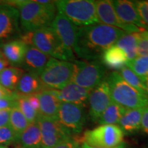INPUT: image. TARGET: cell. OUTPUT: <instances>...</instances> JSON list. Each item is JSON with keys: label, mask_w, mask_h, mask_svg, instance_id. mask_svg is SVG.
<instances>
[{"label": "cell", "mask_w": 148, "mask_h": 148, "mask_svg": "<svg viewBox=\"0 0 148 148\" xmlns=\"http://www.w3.org/2000/svg\"><path fill=\"white\" fill-rule=\"evenodd\" d=\"M127 34L117 27L102 23L79 27L74 53L86 61L98 60L103 51Z\"/></svg>", "instance_id": "obj_1"}, {"label": "cell", "mask_w": 148, "mask_h": 148, "mask_svg": "<svg viewBox=\"0 0 148 148\" xmlns=\"http://www.w3.org/2000/svg\"><path fill=\"white\" fill-rule=\"evenodd\" d=\"M56 1L49 0H16L5 2L18 9L21 28L24 32H27L50 26L56 15Z\"/></svg>", "instance_id": "obj_2"}, {"label": "cell", "mask_w": 148, "mask_h": 148, "mask_svg": "<svg viewBox=\"0 0 148 148\" xmlns=\"http://www.w3.org/2000/svg\"><path fill=\"white\" fill-rule=\"evenodd\" d=\"M20 38L25 45L34 46L51 58L71 62L75 60L74 53L64 49L51 25L25 32Z\"/></svg>", "instance_id": "obj_3"}, {"label": "cell", "mask_w": 148, "mask_h": 148, "mask_svg": "<svg viewBox=\"0 0 148 148\" xmlns=\"http://www.w3.org/2000/svg\"><path fill=\"white\" fill-rule=\"evenodd\" d=\"M106 80L110 87L112 102L126 110L148 107V95L142 94L127 84L119 72H112Z\"/></svg>", "instance_id": "obj_4"}, {"label": "cell", "mask_w": 148, "mask_h": 148, "mask_svg": "<svg viewBox=\"0 0 148 148\" xmlns=\"http://www.w3.org/2000/svg\"><path fill=\"white\" fill-rule=\"evenodd\" d=\"M57 10L64 14L78 27L99 23L96 13L95 1L60 0L56 1Z\"/></svg>", "instance_id": "obj_5"}, {"label": "cell", "mask_w": 148, "mask_h": 148, "mask_svg": "<svg viewBox=\"0 0 148 148\" xmlns=\"http://www.w3.org/2000/svg\"><path fill=\"white\" fill-rule=\"evenodd\" d=\"M123 133L117 125H100L91 130H86L81 136L73 139L77 144L82 143L92 147L117 148L121 146Z\"/></svg>", "instance_id": "obj_6"}, {"label": "cell", "mask_w": 148, "mask_h": 148, "mask_svg": "<svg viewBox=\"0 0 148 148\" xmlns=\"http://www.w3.org/2000/svg\"><path fill=\"white\" fill-rule=\"evenodd\" d=\"M74 70L73 62L51 58L38 76L46 88L60 90L72 82Z\"/></svg>", "instance_id": "obj_7"}, {"label": "cell", "mask_w": 148, "mask_h": 148, "mask_svg": "<svg viewBox=\"0 0 148 148\" xmlns=\"http://www.w3.org/2000/svg\"><path fill=\"white\" fill-rule=\"evenodd\" d=\"M72 82L86 89L92 90L106 79V70L98 60H76Z\"/></svg>", "instance_id": "obj_8"}, {"label": "cell", "mask_w": 148, "mask_h": 148, "mask_svg": "<svg viewBox=\"0 0 148 148\" xmlns=\"http://www.w3.org/2000/svg\"><path fill=\"white\" fill-rule=\"evenodd\" d=\"M37 121L41 132V148H52L73 138L71 132L58 119L38 115Z\"/></svg>", "instance_id": "obj_9"}, {"label": "cell", "mask_w": 148, "mask_h": 148, "mask_svg": "<svg viewBox=\"0 0 148 148\" xmlns=\"http://www.w3.org/2000/svg\"><path fill=\"white\" fill-rule=\"evenodd\" d=\"M58 119L71 134H79L86 123L84 105L61 102Z\"/></svg>", "instance_id": "obj_10"}, {"label": "cell", "mask_w": 148, "mask_h": 148, "mask_svg": "<svg viewBox=\"0 0 148 148\" xmlns=\"http://www.w3.org/2000/svg\"><path fill=\"white\" fill-rule=\"evenodd\" d=\"M51 27L64 49L70 53H74L77 42L79 27L60 12L56 14Z\"/></svg>", "instance_id": "obj_11"}, {"label": "cell", "mask_w": 148, "mask_h": 148, "mask_svg": "<svg viewBox=\"0 0 148 148\" xmlns=\"http://www.w3.org/2000/svg\"><path fill=\"white\" fill-rule=\"evenodd\" d=\"M96 13L99 22L110 26L117 27L127 34H133L143 32V29L134 25L123 23L116 15L114 10L112 1L99 0L95 1Z\"/></svg>", "instance_id": "obj_12"}, {"label": "cell", "mask_w": 148, "mask_h": 148, "mask_svg": "<svg viewBox=\"0 0 148 148\" xmlns=\"http://www.w3.org/2000/svg\"><path fill=\"white\" fill-rule=\"evenodd\" d=\"M88 100L90 119L92 121L97 122L105 109L112 102L110 87L106 78L90 91Z\"/></svg>", "instance_id": "obj_13"}, {"label": "cell", "mask_w": 148, "mask_h": 148, "mask_svg": "<svg viewBox=\"0 0 148 148\" xmlns=\"http://www.w3.org/2000/svg\"><path fill=\"white\" fill-rule=\"evenodd\" d=\"M19 11L6 3H0V45H3L18 31Z\"/></svg>", "instance_id": "obj_14"}, {"label": "cell", "mask_w": 148, "mask_h": 148, "mask_svg": "<svg viewBox=\"0 0 148 148\" xmlns=\"http://www.w3.org/2000/svg\"><path fill=\"white\" fill-rule=\"evenodd\" d=\"M116 15L124 23L134 25L143 30H148V27L140 17L134 1L127 0L112 1Z\"/></svg>", "instance_id": "obj_15"}, {"label": "cell", "mask_w": 148, "mask_h": 148, "mask_svg": "<svg viewBox=\"0 0 148 148\" xmlns=\"http://www.w3.org/2000/svg\"><path fill=\"white\" fill-rule=\"evenodd\" d=\"M40 102L38 115L50 119H58L61 101L57 96V90L45 88L36 94Z\"/></svg>", "instance_id": "obj_16"}, {"label": "cell", "mask_w": 148, "mask_h": 148, "mask_svg": "<svg viewBox=\"0 0 148 148\" xmlns=\"http://www.w3.org/2000/svg\"><path fill=\"white\" fill-rule=\"evenodd\" d=\"M50 56L45 54L32 45H27L25 57L23 62L27 72L39 75L48 62Z\"/></svg>", "instance_id": "obj_17"}, {"label": "cell", "mask_w": 148, "mask_h": 148, "mask_svg": "<svg viewBox=\"0 0 148 148\" xmlns=\"http://www.w3.org/2000/svg\"><path fill=\"white\" fill-rule=\"evenodd\" d=\"M91 90L82 88L73 82H70L60 90H57V96L61 102L83 104L88 99Z\"/></svg>", "instance_id": "obj_18"}, {"label": "cell", "mask_w": 148, "mask_h": 148, "mask_svg": "<svg viewBox=\"0 0 148 148\" xmlns=\"http://www.w3.org/2000/svg\"><path fill=\"white\" fill-rule=\"evenodd\" d=\"M46 88L40 81L38 75L31 72H25L20 79L14 92L18 95H34Z\"/></svg>", "instance_id": "obj_19"}, {"label": "cell", "mask_w": 148, "mask_h": 148, "mask_svg": "<svg viewBox=\"0 0 148 148\" xmlns=\"http://www.w3.org/2000/svg\"><path fill=\"white\" fill-rule=\"evenodd\" d=\"M27 45L21 40H12L2 45L3 54L10 64L14 66L23 64Z\"/></svg>", "instance_id": "obj_20"}, {"label": "cell", "mask_w": 148, "mask_h": 148, "mask_svg": "<svg viewBox=\"0 0 148 148\" xmlns=\"http://www.w3.org/2000/svg\"><path fill=\"white\" fill-rule=\"evenodd\" d=\"M103 66L113 70H121L126 65L127 58L124 51L115 45L103 51L101 56Z\"/></svg>", "instance_id": "obj_21"}, {"label": "cell", "mask_w": 148, "mask_h": 148, "mask_svg": "<svg viewBox=\"0 0 148 148\" xmlns=\"http://www.w3.org/2000/svg\"><path fill=\"white\" fill-rule=\"evenodd\" d=\"M144 109L145 108L126 110L118 123L123 133H133L139 130Z\"/></svg>", "instance_id": "obj_22"}, {"label": "cell", "mask_w": 148, "mask_h": 148, "mask_svg": "<svg viewBox=\"0 0 148 148\" xmlns=\"http://www.w3.org/2000/svg\"><path fill=\"white\" fill-rule=\"evenodd\" d=\"M21 147L41 148V132L37 120L29 123L19 137Z\"/></svg>", "instance_id": "obj_23"}, {"label": "cell", "mask_w": 148, "mask_h": 148, "mask_svg": "<svg viewBox=\"0 0 148 148\" xmlns=\"http://www.w3.org/2000/svg\"><path fill=\"white\" fill-rule=\"evenodd\" d=\"M25 71L17 66H8L0 72V84L10 91H14Z\"/></svg>", "instance_id": "obj_24"}, {"label": "cell", "mask_w": 148, "mask_h": 148, "mask_svg": "<svg viewBox=\"0 0 148 148\" xmlns=\"http://www.w3.org/2000/svg\"><path fill=\"white\" fill-rule=\"evenodd\" d=\"M138 33L125 34L114 44L124 51L128 61L134 60L138 56L137 41Z\"/></svg>", "instance_id": "obj_25"}, {"label": "cell", "mask_w": 148, "mask_h": 148, "mask_svg": "<svg viewBox=\"0 0 148 148\" xmlns=\"http://www.w3.org/2000/svg\"><path fill=\"white\" fill-rule=\"evenodd\" d=\"M125 111L126 109L112 101L103 111L97 123L100 125L118 124Z\"/></svg>", "instance_id": "obj_26"}, {"label": "cell", "mask_w": 148, "mask_h": 148, "mask_svg": "<svg viewBox=\"0 0 148 148\" xmlns=\"http://www.w3.org/2000/svg\"><path fill=\"white\" fill-rule=\"evenodd\" d=\"M119 73L127 84L144 95H147L145 85V77H140L135 73L132 69L125 66L120 70Z\"/></svg>", "instance_id": "obj_27"}, {"label": "cell", "mask_w": 148, "mask_h": 148, "mask_svg": "<svg viewBox=\"0 0 148 148\" xmlns=\"http://www.w3.org/2000/svg\"><path fill=\"white\" fill-rule=\"evenodd\" d=\"M29 124V123L28 121L17 106L14 107L11 109L10 126L15 133L18 140H19V137L22 132L26 129Z\"/></svg>", "instance_id": "obj_28"}, {"label": "cell", "mask_w": 148, "mask_h": 148, "mask_svg": "<svg viewBox=\"0 0 148 148\" xmlns=\"http://www.w3.org/2000/svg\"><path fill=\"white\" fill-rule=\"evenodd\" d=\"M126 65L139 76H148V56H137L134 60L127 61Z\"/></svg>", "instance_id": "obj_29"}, {"label": "cell", "mask_w": 148, "mask_h": 148, "mask_svg": "<svg viewBox=\"0 0 148 148\" xmlns=\"http://www.w3.org/2000/svg\"><path fill=\"white\" fill-rule=\"evenodd\" d=\"M17 107L29 123L35 122L38 119V114L32 108L25 96L19 95L17 101Z\"/></svg>", "instance_id": "obj_30"}, {"label": "cell", "mask_w": 148, "mask_h": 148, "mask_svg": "<svg viewBox=\"0 0 148 148\" xmlns=\"http://www.w3.org/2000/svg\"><path fill=\"white\" fill-rule=\"evenodd\" d=\"M18 140L17 136L10 125L0 127V145L7 146Z\"/></svg>", "instance_id": "obj_31"}, {"label": "cell", "mask_w": 148, "mask_h": 148, "mask_svg": "<svg viewBox=\"0 0 148 148\" xmlns=\"http://www.w3.org/2000/svg\"><path fill=\"white\" fill-rule=\"evenodd\" d=\"M19 95L15 92L12 95L0 99V110L5 108H12L17 106V101Z\"/></svg>", "instance_id": "obj_32"}, {"label": "cell", "mask_w": 148, "mask_h": 148, "mask_svg": "<svg viewBox=\"0 0 148 148\" xmlns=\"http://www.w3.org/2000/svg\"><path fill=\"white\" fill-rule=\"evenodd\" d=\"M138 56H148V38L143 32L138 33L137 41Z\"/></svg>", "instance_id": "obj_33"}, {"label": "cell", "mask_w": 148, "mask_h": 148, "mask_svg": "<svg viewBox=\"0 0 148 148\" xmlns=\"http://www.w3.org/2000/svg\"><path fill=\"white\" fill-rule=\"evenodd\" d=\"M140 17L148 27V1H134Z\"/></svg>", "instance_id": "obj_34"}, {"label": "cell", "mask_w": 148, "mask_h": 148, "mask_svg": "<svg viewBox=\"0 0 148 148\" xmlns=\"http://www.w3.org/2000/svg\"><path fill=\"white\" fill-rule=\"evenodd\" d=\"M12 108L0 110V127L10 125V116Z\"/></svg>", "instance_id": "obj_35"}, {"label": "cell", "mask_w": 148, "mask_h": 148, "mask_svg": "<svg viewBox=\"0 0 148 148\" xmlns=\"http://www.w3.org/2000/svg\"><path fill=\"white\" fill-rule=\"evenodd\" d=\"M27 98V101L32 106V108L36 111L38 114H39V110H40V102L38 97H37L36 94L34 95H31L28 96H25Z\"/></svg>", "instance_id": "obj_36"}, {"label": "cell", "mask_w": 148, "mask_h": 148, "mask_svg": "<svg viewBox=\"0 0 148 148\" xmlns=\"http://www.w3.org/2000/svg\"><path fill=\"white\" fill-rule=\"evenodd\" d=\"M140 130L143 132L148 134V107L144 109L141 118Z\"/></svg>", "instance_id": "obj_37"}, {"label": "cell", "mask_w": 148, "mask_h": 148, "mask_svg": "<svg viewBox=\"0 0 148 148\" xmlns=\"http://www.w3.org/2000/svg\"><path fill=\"white\" fill-rule=\"evenodd\" d=\"M76 144L77 143L74 141L73 138H72L71 139L64 140V141L58 144L52 148H75Z\"/></svg>", "instance_id": "obj_38"}, {"label": "cell", "mask_w": 148, "mask_h": 148, "mask_svg": "<svg viewBox=\"0 0 148 148\" xmlns=\"http://www.w3.org/2000/svg\"><path fill=\"white\" fill-rule=\"evenodd\" d=\"M10 62H8V60L5 57L2 50L0 49V72L5 69V68L10 66Z\"/></svg>", "instance_id": "obj_39"}, {"label": "cell", "mask_w": 148, "mask_h": 148, "mask_svg": "<svg viewBox=\"0 0 148 148\" xmlns=\"http://www.w3.org/2000/svg\"><path fill=\"white\" fill-rule=\"evenodd\" d=\"M14 91H10V90H7L6 88H5L4 87H3L1 84H0V99L1 98L7 97V96H9L10 95H12Z\"/></svg>", "instance_id": "obj_40"}, {"label": "cell", "mask_w": 148, "mask_h": 148, "mask_svg": "<svg viewBox=\"0 0 148 148\" xmlns=\"http://www.w3.org/2000/svg\"><path fill=\"white\" fill-rule=\"evenodd\" d=\"M79 145H81V147L82 148H103V147H92V146H90L87 145L86 143H82L81 144H79Z\"/></svg>", "instance_id": "obj_41"}, {"label": "cell", "mask_w": 148, "mask_h": 148, "mask_svg": "<svg viewBox=\"0 0 148 148\" xmlns=\"http://www.w3.org/2000/svg\"><path fill=\"white\" fill-rule=\"evenodd\" d=\"M145 89L147 95H148V76L145 77Z\"/></svg>", "instance_id": "obj_42"}, {"label": "cell", "mask_w": 148, "mask_h": 148, "mask_svg": "<svg viewBox=\"0 0 148 148\" xmlns=\"http://www.w3.org/2000/svg\"><path fill=\"white\" fill-rule=\"evenodd\" d=\"M143 33L148 38V30H144L143 31Z\"/></svg>", "instance_id": "obj_43"}, {"label": "cell", "mask_w": 148, "mask_h": 148, "mask_svg": "<svg viewBox=\"0 0 148 148\" xmlns=\"http://www.w3.org/2000/svg\"><path fill=\"white\" fill-rule=\"evenodd\" d=\"M75 148H82V147H81V145H79V144H76V145H75Z\"/></svg>", "instance_id": "obj_44"}, {"label": "cell", "mask_w": 148, "mask_h": 148, "mask_svg": "<svg viewBox=\"0 0 148 148\" xmlns=\"http://www.w3.org/2000/svg\"><path fill=\"white\" fill-rule=\"evenodd\" d=\"M0 148H8L7 146H3V145H0Z\"/></svg>", "instance_id": "obj_45"}, {"label": "cell", "mask_w": 148, "mask_h": 148, "mask_svg": "<svg viewBox=\"0 0 148 148\" xmlns=\"http://www.w3.org/2000/svg\"><path fill=\"white\" fill-rule=\"evenodd\" d=\"M20 148H26V147H21V146H20Z\"/></svg>", "instance_id": "obj_46"}, {"label": "cell", "mask_w": 148, "mask_h": 148, "mask_svg": "<svg viewBox=\"0 0 148 148\" xmlns=\"http://www.w3.org/2000/svg\"><path fill=\"white\" fill-rule=\"evenodd\" d=\"M16 148H20V146H18V147H16Z\"/></svg>", "instance_id": "obj_47"}]
</instances>
